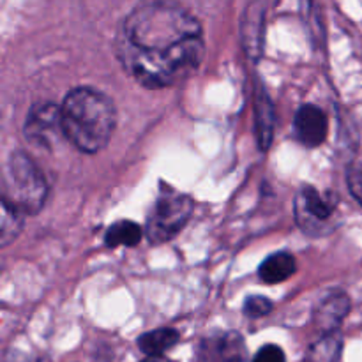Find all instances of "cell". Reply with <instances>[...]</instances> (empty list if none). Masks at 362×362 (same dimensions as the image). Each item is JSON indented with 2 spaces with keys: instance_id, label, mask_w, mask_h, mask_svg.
I'll use <instances>...</instances> for the list:
<instances>
[{
  "instance_id": "6da1fadb",
  "label": "cell",
  "mask_w": 362,
  "mask_h": 362,
  "mask_svg": "<svg viewBox=\"0 0 362 362\" xmlns=\"http://www.w3.org/2000/svg\"><path fill=\"white\" fill-rule=\"evenodd\" d=\"M115 55L141 87H175L189 80L204 62V28L179 4H138L117 30Z\"/></svg>"
},
{
  "instance_id": "2e32d148",
  "label": "cell",
  "mask_w": 362,
  "mask_h": 362,
  "mask_svg": "<svg viewBox=\"0 0 362 362\" xmlns=\"http://www.w3.org/2000/svg\"><path fill=\"white\" fill-rule=\"evenodd\" d=\"M23 219L25 214L18 211L14 205L2 198V225H0V240L2 246H9L18 235H20L21 228H23Z\"/></svg>"
},
{
  "instance_id": "7c38bea8",
  "label": "cell",
  "mask_w": 362,
  "mask_h": 362,
  "mask_svg": "<svg viewBox=\"0 0 362 362\" xmlns=\"http://www.w3.org/2000/svg\"><path fill=\"white\" fill-rule=\"evenodd\" d=\"M296 272L297 262L293 255L286 253V251H278V253L271 255L262 262L260 267H258V278L265 285H279V283H285L286 279L292 278Z\"/></svg>"
},
{
  "instance_id": "8992f818",
  "label": "cell",
  "mask_w": 362,
  "mask_h": 362,
  "mask_svg": "<svg viewBox=\"0 0 362 362\" xmlns=\"http://www.w3.org/2000/svg\"><path fill=\"white\" fill-rule=\"evenodd\" d=\"M23 136L35 147L52 151L64 136L60 106L52 101L34 103L25 119Z\"/></svg>"
},
{
  "instance_id": "5bb4252c",
  "label": "cell",
  "mask_w": 362,
  "mask_h": 362,
  "mask_svg": "<svg viewBox=\"0 0 362 362\" xmlns=\"http://www.w3.org/2000/svg\"><path fill=\"white\" fill-rule=\"evenodd\" d=\"M144 235L145 228H141L138 223L122 219L108 226L105 233V244L108 247H134L141 243Z\"/></svg>"
},
{
  "instance_id": "7a4b0ae2",
  "label": "cell",
  "mask_w": 362,
  "mask_h": 362,
  "mask_svg": "<svg viewBox=\"0 0 362 362\" xmlns=\"http://www.w3.org/2000/svg\"><path fill=\"white\" fill-rule=\"evenodd\" d=\"M64 138L83 154H98L110 144L117 126V110L105 92L76 87L60 105Z\"/></svg>"
},
{
  "instance_id": "30bf717a",
  "label": "cell",
  "mask_w": 362,
  "mask_h": 362,
  "mask_svg": "<svg viewBox=\"0 0 362 362\" xmlns=\"http://www.w3.org/2000/svg\"><path fill=\"white\" fill-rule=\"evenodd\" d=\"M350 308H352V303H350L346 293H331V296L324 297L322 303L317 306V310H315V325H317L320 331H324L325 334L338 332L339 325L343 324L346 315L350 313Z\"/></svg>"
},
{
  "instance_id": "8fae6325",
  "label": "cell",
  "mask_w": 362,
  "mask_h": 362,
  "mask_svg": "<svg viewBox=\"0 0 362 362\" xmlns=\"http://www.w3.org/2000/svg\"><path fill=\"white\" fill-rule=\"evenodd\" d=\"M267 4L255 2L250 4L244 11L240 34H243L244 48L250 53L251 59L258 60L262 53V35H264V18Z\"/></svg>"
},
{
  "instance_id": "ba28073f",
  "label": "cell",
  "mask_w": 362,
  "mask_h": 362,
  "mask_svg": "<svg viewBox=\"0 0 362 362\" xmlns=\"http://www.w3.org/2000/svg\"><path fill=\"white\" fill-rule=\"evenodd\" d=\"M329 133V120L324 110L317 105H303L293 117V134L297 141L308 148L320 147Z\"/></svg>"
},
{
  "instance_id": "ac0fdd59",
  "label": "cell",
  "mask_w": 362,
  "mask_h": 362,
  "mask_svg": "<svg viewBox=\"0 0 362 362\" xmlns=\"http://www.w3.org/2000/svg\"><path fill=\"white\" fill-rule=\"evenodd\" d=\"M346 186L350 194L362 205V163H354L346 170Z\"/></svg>"
},
{
  "instance_id": "9c48e42d",
  "label": "cell",
  "mask_w": 362,
  "mask_h": 362,
  "mask_svg": "<svg viewBox=\"0 0 362 362\" xmlns=\"http://www.w3.org/2000/svg\"><path fill=\"white\" fill-rule=\"evenodd\" d=\"M274 120L276 112L271 95L265 90L264 83L258 80L257 90H255V134H257V144L262 152L269 151L274 140Z\"/></svg>"
},
{
  "instance_id": "4fadbf2b",
  "label": "cell",
  "mask_w": 362,
  "mask_h": 362,
  "mask_svg": "<svg viewBox=\"0 0 362 362\" xmlns=\"http://www.w3.org/2000/svg\"><path fill=\"white\" fill-rule=\"evenodd\" d=\"M180 334L173 327H161L148 331L138 338V349L147 357H165L166 350L173 349L179 343Z\"/></svg>"
},
{
  "instance_id": "3957f363",
  "label": "cell",
  "mask_w": 362,
  "mask_h": 362,
  "mask_svg": "<svg viewBox=\"0 0 362 362\" xmlns=\"http://www.w3.org/2000/svg\"><path fill=\"white\" fill-rule=\"evenodd\" d=\"M2 198L25 216H35L45 207L48 182L42 170L23 151L11 152L7 158Z\"/></svg>"
},
{
  "instance_id": "52a82bcc",
  "label": "cell",
  "mask_w": 362,
  "mask_h": 362,
  "mask_svg": "<svg viewBox=\"0 0 362 362\" xmlns=\"http://www.w3.org/2000/svg\"><path fill=\"white\" fill-rule=\"evenodd\" d=\"M246 341L237 331L212 332L194 350V362H246Z\"/></svg>"
},
{
  "instance_id": "9a60e30c",
  "label": "cell",
  "mask_w": 362,
  "mask_h": 362,
  "mask_svg": "<svg viewBox=\"0 0 362 362\" xmlns=\"http://www.w3.org/2000/svg\"><path fill=\"white\" fill-rule=\"evenodd\" d=\"M343 339L338 332L324 334V338L318 339L308 352L306 362H338L341 356Z\"/></svg>"
},
{
  "instance_id": "d6986e66",
  "label": "cell",
  "mask_w": 362,
  "mask_h": 362,
  "mask_svg": "<svg viewBox=\"0 0 362 362\" xmlns=\"http://www.w3.org/2000/svg\"><path fill=\"white\" fill-rule=\"evenodd\" d=\"M253 362H286V356L278 345H264L255 354Z\"/></svg>"
},
{
  "instance_id": "5b68a950",
  "label": "cell",
  "mask_w": 362,
  "mask_h": 362,
  "mask_svg": "<svg viewBox=\"0 0 362 362\" xmlns=\"http://www.w3.org/2000/svg\"><path fill=\"white\" fill-rule=\"evenodd\" d=\"M338 209V198L332 193H320L311 184L300 186L293 200L296 223L306 235L325 237L336 228L334 214Z\"/></svg>"
},
{
  "instance_id": "44dd1931",
  "label": "cell",
  "mask_w": 362,
  "mask_h": 362,
  "mask_svg": "<svg viewBox=\"0 0 362 362\" xmlns=\"http://www.w3.org/2000/svg\"><path fill=\"white\" fill-rule=\"evenodd\" d=\"M28 362H48V359H45V357H37V359H34V361H28Z\"/></svg>"
},
{
  "instance_id": "ffe728a7",
  "label": "cell",
  "mask_w": 362,
  "mask_h": 362,
  "mask_svg": "<svg viewBox=\"0 0 362 362\" xmlns=\"http://www.w3.org/2000/svg\"><path fill=\"white\" fill-rule=\"evenodd\" d=\"M141 362H172V361L166 359V357H145Z\"/></svg>"
},
{
  "instance_id": "e0dca14e",
  "label": "cell",
  "mask_w": 362,
  "mask_h": 362,
  "mask_svg": "<svg viewBox=\"0 0 362 362\" xmlns=\"http://www.w3.org/2000/svg\"><path fill=\"white\" fill-rule=\"evenodd\" d=\"M274 304L264 296H250L243 304V313L246 315L247 318H264L267 317L272 311Z\"/></svg>"
},
{
  "instance_id": "277c9868",
  "label": "cell",
  "mask_w": 362,
  "mask_h": 362,
  "mask_svg": "<svg viewBox=\"0 0 362 362\" xmlns=\"http://www.w3.org/2000/svg\"><path fill=\"white\" fill-rule=\"evenodd\" d=\"M194 200L189 194L170 189L156 198L145 221V237L152 246H161L175 239L189 223Z\"/></svg>"
}]
</instances>
